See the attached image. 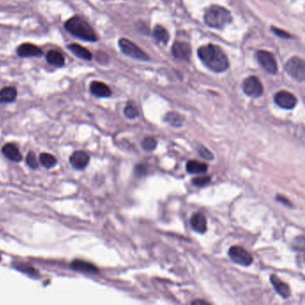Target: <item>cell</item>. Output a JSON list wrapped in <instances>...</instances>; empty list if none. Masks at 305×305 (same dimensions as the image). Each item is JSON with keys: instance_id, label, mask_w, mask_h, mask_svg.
Listing matches in <instances>:
<instances>
[{"instance_id": "1", "label": "cell", "mask_w": 305, "mask_h": 305, "mask_svg": "<svg viewBox=\"0 0 305 305\" xmlns=\"http://www.w3.org/2000/svg\"><path fill=\"white\" fill-rule=\"evenodd\" d=\"M199 58L210 70L221 73L228 69L229 61L228 57L220 47L214 44L202 46L198 49Z\"/></svg>"}, {"instance_id": "2", "label": "cell", "mask_w": 305, "mask_h": 305, "mask_svg": "<svg viewBox=\"0 0 305 305\" xmlns=\"http://www.w3.org/2000/svg\"><path fill=\"white\" fill-rule=\"evenodd\" d=\"M65 28L73 36L85 41L95 42L99 38L92 26L80 16H73L65 24Z\"/></svg>"}, {"instance_id": "3", "label": "cell", "mask_w": 305, "mask_h": 305, "mask_svg": "<svg viewBox=\"0 0 305 305\" xmlns=\"http://www.w3.org/2000/svg\"><path fill=\"white\" fill-rule=\"evenodd\" d=\"M204 22L210 28L223 29L232 22V15L229 10L221 5L209 6L204 14Z\"/></svg>"}, {"instance_id": "4", "label": "cell", "mask_w": 305, "mask_h": 305, "mask_svg": "<svg viewBox=\"0 0 305 305\" xmlns=\"http://www.w3.org/2000/svg\"><path fill=\"white\" fill-rule=\"evenodd\" d=\"M118 46L122 50V52L126 54V56L130 57V58L138 59V60H143L147 61L149 60V56L142 50L140 49L136 43L132 42L129 39L122 38L118 41Z\"/></svg>"}, {"instance_id": "5", "label": "cell", "mask_w": 305, "mask_h": 305, "mask_svg": "<svg viewBox=\"0 0 305 305\" xmlns=\"http://www.w3.org/2000/svg\"><path fill=\"white\" fill-rule=\"evenodd\" d=\"M286 72L298 82H304L305 79V68L304 60L294 57L290 58L286 65Z\"/></svg>"}, {"instance_id": "6", "label": "cell", "mask_w": 305, "mask_h": 305, "mask_svg": "<svg viewBox=\"0 0 305 305\" xmlns=\"http://www.w3.org/2000/svg\"><path fill=\"white\" fill-rule=\"evenodd\" d=\"M228 255L233 262L241 266H250L253 261L252 255L245 249L237 245L232 246L229 249Z\"/></svg>"}, {"instance_id": "7", "label": "cell", "mask_w": 305, "mask_h": 305, "mask_svg": "<svg viewBox=\"0 0 305 305\" xmlns=\"http://www.w3.org/2000/svg\"><path fill=\"white\" fill-rule=\"evenodd\" d=\"M258 62L267 73L275 74L277 72V64L273 54L266 50H259L257 52Z\"/></svg>"}, {"instance_id": "8", "label": "cell", "mask_w": 305, "mask_h": 305, "mask_svg": "<svg viewBox=\"0 0 305 305\" xmlns=\"http://www.w3.org/2000/svg\"><path fill=\"white\" fill-rule=\"evenodd\" d=\"M242 90L249 97H260L263 93V86L256 76L246 78L242 83Z\"/></svg>"}, {"instance_id": "9", "label": "cell", "mask_w": 305, "mask_h": 305, "mask_svg": "<svg viewBox=\"0 0 305 305\" xmlns=\"http://www.w3.org/2000/svg\"><path fill=\"white\" fill-rule=\"evenodd\" d=\"M274 102L278 107L285 109H292L297 104V99L294 94L286 91H281L274 96Z\"/></svg>"}, {"instance_id": "10", "label": "cell", "mask_w": 305, "mask_h": 305, "mask_svg": "<svg viewBox=\"0 0 305 305\" xmlns=\"http://www.w3.org/2000/svg\"><path fill=\"white\" fill-rule=\"evenodd\" d=\"M172 53L174 55V58L188 62L191 58L192 49L187 42L175 41L172 47Z\"/></svg>"}, {"instance_id": "11", "label": "cell", "mask_w": 305, "mask_h": 305, "mask_svg": "<svg viewBox=\"0 0 305 305\" xmlns=\"http://www.w3.org/2000/svg\"><path fill=\"white\" fill-rule=\"evenodd\" d=\"M16 52L21 58H39L43 55V51L38 46L32 43L21 44Z\"/></svg>"}, {"instance_id": "12", "label": "cell", "mask_w": 305, "mask_h": 305, "mask_svg": "<svg viewBox=\"0 0 305 305\" xmlns=\"http://www.w3.org/2000/svg\"><path fill=\"white\" fill-rule=\"evenodd\" d=\"M89 161H90V156L83 150L74 151L70 157V162L76 169H84L89 164Z\"/></svg>"}, {"instance_id": "13", "label": "cell", "mask_w": 305, "mask_h": 305, "mask_svg": "<svg viewBox=\"0 0 305 305\" xmlns=\"http://www.w3.org/2000/svg\"><path fill=\"white\" fill-rule=\"evenodd\" d=\"M190 223H191V227L195 232L204 234L207 231V219L203 213L198 212V213L194 214L190 219Z\"/></svg>"}, {"instance_id": "14", "label": "cell", "mask_w": 305, "mask_h": 305, "mask_svg": "<svg viewBox=\"0 0 305 305\" xmlns=\"http://www.w3.org/2000/svg\"><path fill=\"white\" fill-rule=\"evenodd\" d=\"M90 91L93 95L99 98H107L111 96L112 92L110 88L102 82L93 81L90 85Z\"/></svg>"}, {"instance_id": "15", "label": "cell", "mask_w": 305, "mask_h": 305, "mask_svg": "<svg viewBox=\"0 0 305 305\" xmlns=\"http://www.w3.org/2000/svg\"><path fill=\"white\" fill-rule=\"evenodd\" d=\"M272 286L275 288L276 293L283 298H288L291 295L290 287L285 282L281 281L277 276L272 275L271 277Z\"/></svg>"}, {"instance_id": "16", "label": "cell", "mask_w": 305, "mask_h": 305, "mask_svg": "<svg viewBox=\"0 0 305 305\" xmlns=\"http://www.w3.org/2000/svg\"><path fill=\"white\" fill-rule=\"evenodd\" d=\"M3 154L12 161L19 162L23 159L18 147L14 143H6L2 148Z\"/></svg>"}, {"instance_id": "17", "label": "cell", "mask_w": 305, "mask_h": 305, "mask_svg": "<svg viewBox=\"0 0 305 305\" xmlns=\"http://www.w3.org/2000/svg\"><path fill=\"white\" fill-rule=\"evenodd\" d=\"M68 48L77 58L84 59V60H88V61H90V60L92 59V54L91 53V51L88 50L86 48H84L83 46L79 45V44H70V45H68Z\"/></svg>"}, {"instance_id": "18", "label": "cell", "mask_w": 305, "mask_h": 305, "mask_svg": "<svg viewBox=\"0 0 305 305\" xmlns=\"http://www.w3.org/2000/svg\"><path fill=\"white\" fill-rule=\"evenodd\" d=\"M71 267L76 271L92 273V274H95V273L99 272L97 267L94 266L93 264L90 263V262H83V261H81V260L73 261L72 262V264H71Z\"/></svg>"}, {"instance_id": "19", "label": "cell", "mask_w": 305, "mask_h": 305, "mask_svg": "<svg viewBox=\"0 0 305 305\" xmlns=\"http://www.w3.org/2000/svg\"><path fill=\"white\" fill-rule=\"evenodd\" d=\"M186 169L190 174H204L208 170V165L197 160H189L186 165Z\"/></svg>"}, {"instance_id": "20", "label": "cell", "mask_w": 305, "mask_h": 305, "mask_svg": "<svg viewBox=\"0 0 305 305\" xmlns=\"http://www.w3.org/2000/svg\"><path fill=\"white\" fill-rule=\"evenodd\" d=\"M17 97V91L15 87L7 86L0 90V103H11Z\"/></svg>"}, {"instance_id": "21", "label": "cell", "mask_w": 305, "mask_h": 305, "mask_svg": "<svg viewBox=\"0 0 305 305\" xmlns=\"http://www.w3.org/2000/svg\"><path fill=\"white\" fill-rule=\"evenodd\" d=\"M46 59L48 63L55 67L61 68L65 65V58L63 55L57 50H49L46 55Z\"/></svg>"}, {"instance_id": "22", "label": "cell", "mask_w": 305, "mask_h": 305, "mask_svg": "<svg viewBox=\"0 0 305 305\" xmlns=\"http://www.w3.org/2000/svg\"><path fill=\"white\" fill-rule=\"evenodd\" d=\"M165 121L174 127H181L184 123V118L176 112H169L165 116Z\"/></svg>"}, {"instance_id": "23", "label": "cell", "mask_w": 305, "mask_h": 305, "mask_svg": "<svg viewBox=\"0 0 305 305\" xmlns=\"http://www.w3.org/2000/svg\"><path fill=\"white\" fill-rule=\"evenodd\" d=\"M153 36L157 40L164 44L168 43L169 39V34L168 33V31L161 25L155 26V28L153 30Z\"/></svg>"}, {"instance_id": "24", "label": "cell", "mask_w": 305, "mask_h": 305, "mask_svg": "<svg viewBox=\"0 0 305 305\" xmlns=\"http://www.w3.org/2000/svg\"><path fill=\"white\" fill-rule=\"evenodd\" d=\"M39 162L46 169H52L55 166L57 165L58 160L56 159V157H54L52 154L44 152V153H41L39 155Z\"/></svg>"}, {"instance_id": "25", "label": "cell", "mask_w": 305, "mask_h": 305, "mask_svg": "<svg viewBox=\"0 0 305 305\" xmlns=\"http://www.w3.org/2000/svg\"><path fill=\"white\" fill-rule=\"evenodd\" d=\"M14 266H15L16 270H18L20 271L24 272V273H26V274H29L31 276H35V275L38 274V271L34 268H33L31 265H28V264L15 263Z\"/></svg>"}, {"instance_id": "26", "label": "cell", "mask_w": 305, "mask_h": 305, "mask_svg": "<svg viewBox=\"0 0 305 305\" xmlns=\"http://www.w3.org/2000/svg\"><path fill=\"white\" fill-rule=\"evenodd\" d=\"M157 145H158V141L153 137H146L141 142L142 149L145 151H152L155 150Z\"/></svg>"}, {"instance_id": "27", "label": "cell", "mask_w": 305, "mask_h": 305, "mask_svg": "<svg viewBox=\"0 0 305 305\" xmlns=\"http://www.w3.org/2000/svg\"><path fill=\"white\" fill-rule=\"evenodd\" d=\"M125 116L129 119H136V117L139 115L137 107L133 103H128L124 109Z\"/></svg>"}, {"instance_id": "28", "label": "cell", "mask_w": 305, "mask_h": 305, "mask_svg": "<svg viewBox=\"0 0 305 305\" xmlns=\"http://www.w3.org/2000/svg\"><path fill=\"white\" fill-rule=\"evenodd\" d=\"M26 163H27V165L29 166L30 168H32L33 169H38L39 163H38L36 154L34 153V151H30L29 153L27 154V157H26Z\"/></svg>"}, {"instance_id": "29", "label": "cell", "mask_w": 305, "mask_h": 305, "mask_svg": "<svg viewBox=\"0 0 305 305\" xmlns=\"http://www.w3.org/2000/svg\"><path fill=\"white\" fill-rule=\"evenodd\" d=\"M210 177L209 176H199V177H195L192 181V183L195 186H198V187H203L205 186L210 182Z\"/></svg>"}, {"instance_id": "30", "label": "cell", "mask_w": 305, "mask_h": 305, "mask_svg": "<svg viewBox=\"0 0 305 305\" xmlns=\"http://www.w3.org/2000/svg\"><path fill=\"white\" fill-rule=\"evenodd\" d=\"M198 151L201 157H203L205 160H213V154H212L207 148H205V147H201V148H199Z\"/></svg>"}, {"instance_id": "31", "label": "cell", "mask_w": 305, "mask_h": 305, "mask_svg": "<svg viewBox=\"0 0 305 305\" xmlns=\"http://www.w3.org/2000/svg\"><path fill=\"white\" fill-rule=\"evenodd\" d=\"M271 31L280 38H284V39H290L291 38L290 34H287L284 30L278 29L276 27H271Z\"/></svg>"}, {"instance_id": "32", "label": "cell", "mask_w": 305, "mask_h": 305, "mask_svg": "<svg viewBox=\"0 0 305 305\" xmlns=\"http://www.w3.org/2000/svg\"><path fill=\"white\" fill-rule=\"evenodd\" d=\"M146 171H147V169H146L145 166H136V174H137V175H140V176H141V175L146 174Z\"/></svg>"}, {"instance_id": "33", "label": "cell", "mask_w": 305, "mask_h": 305, "mask_svg": "<svg viewBox=\"0 0 305 305\" xmlns=\"http://www.w3.org/2000/svg\"><path fill=\"white\" fill-rule=\"evenodd\" d=\"M276 200L278 201V202H281V203H286L287 204H290V202L289 201H287L286 200V197H282V196H277L276 197Z\"/></svg>"}, {"instance_id": "34", "label": "cell", "mask_w": 305, "mask_h": 305, "mask_svg": "<svg viewBox=\"0 0 305 305\" xmlns=\"http://www.w3.org/2000/svg\"><path fill=\"white\" fill-rule=\"evenodd\" d=\"M192 304H193V305H201V304H203V305H206V304H207V302H205V301L203 300H196L194 301Z\"/></svg>"}, {"instance_id": "35", "label": "cell", "mask_w": 305, "mask_h": 305, "mask_svg": "<svg viewBox=\"0 0 305 305\" xmlns=\"http://www.w3.org/2000/svg\"><path fill=\"white\" fill-rule=\"evenodd\" d=\"M0 260H1V256H0Z\"/></svg>"}]
</instances>
